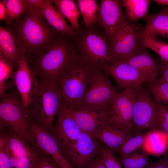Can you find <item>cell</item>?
Listing matches in <instances>:
<instances>
[{"instance_id": "cell-1", "label": "cell", "mask_w": 168, "mask_h": 168, "mask_svg": "<svg viewBox=\"0 0 168 168\" xmlns=\"http://www.w3.org/2000/svg\"><path fill=\"white\" fill-rule=\"evenodd\" d=\"M8 26L18 49L25 56L41 55L63 35L48 23L38 8H26L22 17Z\"/></svg>"}, {"instance_id": "cell-2", "label": "cell", "mask_w": 168, "mask_h": 168, "mask_svg": "<svg viewBox=\"0 0 168 168\" xmlns=\"http://www.w3.org/2000/svg\"><path fill=\"white\" fill-rule=\"evenodd\" d=\"M28 65L40 81L58 82L80 58L75 43L63 35L48 50L39 56H25Z\"/></svg>"}, {"instance_id": "cell-3", "label": "cell", "mask_w": 168, "mask_h": 168, "mask_svg": "<svg viewBox=\"0 0 168 168\" xmlns=\"http://www.w3.org/2000/svg\"><path fill=\"white\" fill-rule=\"evenodd\" d=\"M62 101L58 82L39 80L37 90L26 109L27 116L51 134Z\"/></svg>"}, {"instance_id": "cell-4", "label": "cell", "mask_w": 168, "mask_h": 168, "mask_svg": "<svg viewBox=\"0 0 168 168\" xmlns=\"http://www.w3.org/2000/svg\"><path fill=\"white\" fill-rule=\"evenodd\" d=\"M80 59L95 69L112 63L111 46L105 32L91 28L83 31L75 43Z\"/></svg>"}, {"instance_id": "cell-5", "label": "cell", "mask_w": 168, "mask_h": 168, "mask_svg": "<svg viewBox=\"0 0 168 168\" xmlns=\"http://www.w3.org/2000/svg\"><path fill=\"white\" fill-rule=\"evenodd\" d=\"M0 129L16 134L36 147L27 122L26 109L20 96L6 92L0 97Z\"/></svg>"}, {"instance_id": "cell-6", "label": "cell", "mask_w": 168, "mask_h": 168, "mask_svg": "<svg viewBox=\"0 0 168 168\" xmlns=\"http://www.w3.org/2000/svg\"><path fill=\"white\" fill-rule=\"evenodd\" d=\"M95 69L80 59L59 79L62 102L69 109L80 105Z\"/></svg>"}, {"instance_id": "cell-7", "label": "cell", "mask_w": 168, "mask_h": 168, "mask_svg": "<svg viewBox=\"0 0 168 168\" xmlns=\"http://www.w3.org/2000/svg\"><path fill=\"white\" fill-rule=\"evenodd\" d=\"M71 110L62 102L51 134L55 138L70 164L75 154L77 142L82 132Z\"/></svg>"}, {"instance_id": "cell-8", "label": "cell", "mask_w": 168, "mask_h": 168, "mask_svg": "<svg viewBox=\"0 0 168 168\" xmlns=\"http://www.w3.org/2000/svg\"><path fill=\"white\" fill-rule=\"evenodd\" d=\"M136 88L119 91L105 109V123L132 134L133 110Z\"/></svg>"}, {"instance_id": "cell-9", "label": "cell", "mask_w": 168, "mask_h": 168, "mask_svg": "<svg viewBox=\"0 0 168 168\" xmlns=\"http://www.w3.org/2000/svg\"><path fill=\"white\" fill-rule=\"evenodd\" d=\"M119 91L114 87L109 76L101 69H96L89 81L80 106L106 109Z\"/></svg>"}, {"instance_id": "cell-10", "label": "cell", "mask_w": 168, "mask_h": 168, "mask_svg": "<svg viewBox=\"0 0 168 168\" xmlns=\"http://www.w3.org/2000/svg\"><path fill=\"white\" fill-rule=\"evenodd\" d=\"M143 28L128 19L124 23L109 40L112 63L127 59L142 46L139 36Z\"/></svg>"}, {"instance_id": "cell-11", "label": "cell", "mask_w": 168, "mask_h": 168, "mask_svg": "<svg viewBox=\"0 0 168 168\" xmlns=\"http://www.w3.org/2000/svg\"><path fill=\"white\" fill-rule=\"evenodd\" d=\"M159 111V105L149 91L142 86L137 88L133 106L132 134L154 130Z\"/></svg>"}, {"instance_id": "cell-12", "label": "cell", "mask_w": 168, "mask_h": 168, "mask_svg": "<svg viewBox=\"0 0 168 168\" xmlns=\"http://www.w3.org/2000/svg\"><path fill=\"white\" fill-rule=\"evenodd\" d=\"M102 69L114 79L118 88L122 91L152 82L149 78L125 60L108 64Z\"/></svg>"}, {"instance_id": "cell-13", "label": "cell", "mask_w": 168, "mask_h": 168, "mask_svg": "<svg viewBox=\"0 0 168 168\" xmlns=\"http://www.w3.org/2000/svg\"><path fill=\"white\" fill-rule=\"evenodd\" d=\"M26 120L36 147L62 168H72L52 135L28 116Z\"/></svg>"}, {"instance_id": "cell-14", "label": "cell", "mask_w": 168, "mask_h": 168, "mask_svg": "<svg viewBox=\"0 0 168 168\" xmlns=\"http://www.w3.org/2000/svg\"><path fill=\"white\" fill-rule=\"evenodd\" d=\"M121 0H101L97 23L104 29L109 40L128 19Z\"/></svg>"}, {"instance_id": "cell-15", "label": "cell", "mask_w": 168, "mask_h": 168, "mask_svg": "<svg viewBox=\"0 0 168 168\" xmlns=\"http://www.w3.org/2000/svg\"><path fill=\"white\" fill-rule=\"evenodd\" d=\"M12 81L26 109L37 90L39 80L29 67L24 55L21 56L13 72Z\"/></svg>"}, {"instance_id": "cell-16", "label": "cell", "mask_w": 168, "mask_h": 168, "mask_svg": "<svg viewBox=\"0 0 168 168\" xmlns=\"http://www.w3.org/2000/svg\"><path fill=\"white\" fill-rule=\"evenodd\" d=\"M90 134L82 131L78 138L72 164L77 168H84L100 152L102 145Z\"/></svg>"}, {"instance_id": "cell-17", "label": "cell", "mask_w": 168, "mask_h": 168, "mask_svg": "<svg viewBox=\"0 0 168 168\" xmlns=\"http://www.w3.org/2000/svg\"><path fill=\"white\" fill-rule=\"evenodd\" d=\"M71 110L81 130L90 134L105 123V109L88 108L79 105Z\"/></svg>"}, {"instance_id": "cell-18", "label": "cell", "mask_w": 168, "mask_h": 168, "mask_svg": "<svg viewBox=\"0 0 168 168\" xmlns=\"http://www.w3.org/2000/svg\"><path fill=\"white\" fill-rule=\"evenodd\" d=\"M43 18L52 28L72 40H76L79 33L66 21L65 18L53 5V0H48L38 8Z\"/></svg>"}, {"instance_id": "cell-19", "label": "cell", "mask_w": 168, "mask_h": 168, "mask_svg": "<svg viewBox=\"0 0 168 168\" xmlns=\"http://www.w3.org/2000/svg\"><path fill=\"white\" fill-rule=\"evenodd\" d=\"M149 78L152 82L161 76L159 60L154 58L147 49L142 46L136 53L125 60Z\"/></svg>"}, {"instance_id": "cell-20", "label": "cell", "mask_w": 168, "mask_h": 168, "mask_svg": "<svg viewBox=\"0 0 168 168\" xmlns=\"http://www.w3.org/2000/svg\"><path fill=\"white\" fill-rule=\"evenodd\" d=\"M113 153L118 152L123 144L133 136L130 132L117 129L105 123L91 134Z\"/></svg>"}, {"instance_id": "cell-21", "label": "cell", "mask_w": 168, "mask_h": 168, "mask_svg": "<svg viewBox=\"0 0 168 168\" xmlns=\"http://www.w3.org/2000/svg\"><path fill=\"white\" fill-rule=\"evenodd\" d=\"M144 19L146 25L139 36L149 35L168 39V7L157 13L147 14Z\"/></svg>"}, {"instance_id": "cell-22", "label": "cell", "mask_w": 168, "mask_h": 168, "mask_svg": "<svg viewBox=\"0 0 168 168\" xmlns=\"http://www.w3.org/2000/svg\"><path fill=\"white\" fill-rule=\"evenodd\" d=\"M6 137L8 148L17 158H37L39 149L22 137L8 131H3Z\"/></svg>"}, {"instance_id": "cell-23", "label": "cell", "mask_w": 168, "mask_h": 168, "mask_svg": "<svg viewBox=\"0 0 168 168\" xmlns=\"http://www.w3.org/2000/svg\"><path fill=\"white\" fill-rule=\"evenodd\" d=\"M0 52L17 68L22 55L18 49L10 27H0Z\"/></svg>"}, {"instance_id": "cell-24", "label": "cell", "mask_w": 168, "mask_h": 168, "mask_svg": "<svg viewBox=\"0 0 168 168\" xmlns=\"http://www.w3.org/2000/svg\"><path fill=\"white\" fill-rule=\"evenodd\" d=\"M152 1L151 0H121L122 7L125 9L127 18L133 22L144 19L148 14V10Z\"/></svg>"}, {"instance_id": "cell-25", "label": "cell", "mask_w": 168, "mask_h": 168, "mask_svg": "<svg viewBox=\"0 0 168 168\" xmlns=\"http://www.w3.org/2000/svg\"><path fill=\"white\" fill-rule=\"evenodd\" d=\"M168 144V135L162 131H149L143 148L156 156L161 155L165 151Z\"/></svg>"}, {"instance_id": "cell-26", "label": "cell", "mask_w": 168, "mask_h": 168, "mask_svg": "<svg viewBox=\"0 0 168 168\" xmlns=\"http://www.w3.org/2000/svg\"><path fill=\"white\" fill-rule=\"evenodd\" d=\"M58 11L69 22L71 26L79 33V23L80 14L77 5L72 0H54Z\"/></svg>"}, {"instance_id": "cell-27", "label": "cell", "mask_w": 168, "mask_h": 168, "mask_svg": "<svg viewBox=\"0 0 168 168\" xmlns=\"http://www.w3.org/2000/svg\"><path fill=\"white\" fill-rule=\"evenodd\" d=\"M76 2L87 28L97 23L100 6L97 0H77Z\"/></svg>"}, {"instance_id": "cell-28", "label": "cell", "mask_w": 168, "mask_h": 168, "mask_svg": "<svg viewBox=\"0 0 168 168\" xmlns=\"http://www.w3.org/2000/svg\"><path fill=\"white\" fill-rule=\"evenodd\" d=\"M149 84V91L156 103L168 109V82L161 76Z\"/></svg>"}, {"instance_id": "cell-29", "label": "cell", "mask_w": 168, "mask_h": 168, "mask_svg": "<svg viewBox=\"0 0 168 168\" xmlns=\"http://www.w3.org/2000/svg\"><path fill=\"white\" fill-rule=\"evenodd\" d=\"M141 45L158 54L160 59L168 61V44L158 37L149 35L139 36Z\"/></svg>"}, {"instance_id": "cell-30", "label": "cell", "mask_w": 168, "mask_h": 168, "mask_svg": "<svg viewBox=\"0 0 168 168\" xmlns=\"http://www.w3.org/2000/svg\"><path fill=\"white\" fill-rule=\"evenodd\" d=\"M119 160L123 168H146L150 162L144 149L136 150L129 156L120 157Z\"/></svg>"}, {"instance_id": "cell-31", "label": "cell", "mask_w": 168, "mask_h": 168, "mask_svg": "<svg viewBox=\"0 0 168 168\" xmlns=\"http://www.w3.org/2000/svg\"><path fill=\"white\" fill-rule=\"evenodd\" d=\"M149 131L135 135L128 138L119 149L118 152L120 157H124L129 156L141 147L144 145Z\"/></svg>"}, {"instance_id": "cell-32", "label": "cell", "mask_w": 168, "mask_h": 168, "mask_svg": "<svg viewBox=\"0 0 168 168\" xmlns=\"http://www.w3.org/2000/svg\"><path fill=\"white\" fill-rule=\"evenodd\" d=\"M6 10L5 22L8 26L20 18L26 9L25 0H3Z\"/></svg>"}, {"instance_id": "cell-33", "label": "cell", "mask_w": 168, "mask_h": 168, "mask_svg": "<svg viewBox=\"0 0 168 168\" xmlns=\"http://www.w3.org/2000/svg\"><path fill=\"white\" fill-rule=\"evenodd\" d=\"M14 67L0 52V96L1 97L11 86L10 79L12 78Z\"/></svg>"}, {"instance_id": "cell-34", "label": "cell", "mask_w": 168, "mask_h": 168, "mask_svg": "<svg viewBox=\"0 0 168 168\" xmlns=\"http://www.w3.org/2000/svg\"><path fill=\"white\" fill-rule=\"evenodd\" d=\"M10 168H36L37 158L24 157L17 158L9 154Z\"/></svg>"}, {"instance_id": "cell-35", "label": "cell", "mask_w": 168, "mask_h": 168, "mask_svg": "<svg viewBox=\"0 0 168 168\" xmlns=\"http://www.w3.org/2000/svg\"><path fill=\"white\" fill-rule=\"evenodd\" d=\"M100 152L102 161L106 168H123L114 153L105 145H102Z\"/></svg>"}, {"instance_id": "cell-36", "label": "cell", "mask_w": 168, "mask_h": 168, "mask_svg": "<svg viewBox=\"0 0 168 168\" xmlns=\"http://www.w3.org/2000/svg\"><path fill=\"white\" fill-rule=\"evenodd\" d=\"M0 168H10L8 147L3 131L1 132L0 137Z\"/></svg>"}, {"instance_id": "cell-37", "label": "cell", "mask_w": 168, "mask_h": 168, "mask_svg": "<svg viewBox=\"0 0 168 168\" xmlns=\"http://www.w3.org/2000/svg\"><path fill=\"white\" fill-rule=\"evenodd\" d=\"M158 118L154 130L160 131L168 135V109L159 105Z\"/></svg>"}, {"instance_id": "cell-38", "label": "cell", "mask_w": 168, "mask_h": 168, "mask_svg": "<svg viewBox=\"0 0 168 168\" xmlns=\"http://www.w3.org/2000/svg\"><path fill=\"white\" fill-rule=\"evenodd\" d=\"M36 168H62L48 155L40 149L38 152Z\"/></svg>"}, {"instance_id": "cell-39", "label": "cell", "mask_w": 168, "mask_h": 168, "mask_svg": "<svg viewBox=\"0 0 168 168\" xmlns=\"http://www.w3.org/2000/svg\"><path fill=\"white\" fill-rule=\"evenodd\" d=\"M146 168H168V147L160 159L155 162L150 161Z\"/></svg>"}, {"instance_id": "cell-40", "label": "cell", "mask_w": 168, "mask_h": 168, "mask_svg": "<svg viewBox=\"0 0 168 168\" xmlns=\"http://www.w3.org/2000/svg\"><path fill=\"white\" fill-rule=\"evenodd\" d=\"M87 168H106L102 161L101 152L89 164Z\"/></svg>"}, {"instance_id": "cell-41", "label": "cell", "mask_w": 168, "mask_h": 168, "mask_svg": "<svg viewBox=\"0 0 168 168\" xmlns=\"http://www.w3.org/2000/svg\"><path fill=\"white\" fill-rule=\"evenodd\" d=\"M26 8H38L39 7L45 5L48 0H25Z\"/></svg>"}, {"instance_id": "cell-42", "label": "cell", "mask_w": 168, "mask_h": 168, "mask_svg": "<svg viewBox=\"0 0 168 168\" xmlns=\"http://www.w3.org/2000/svg\"><path fill=\"white\" fill-rule=\"evenodd\" d=\"M161 71V76L166 82H168V61L159 59Z\"/></svg>"}, {"instance_id": "cell-43", "label": "cell", "mask_w": 168, "mask_h": 168, "mask_svg": "<svg viewBox=\"0 0 168 168\" xmlns=\"http://www.w3.org/2000/svg\"><path fill=\"white\" fill-rule=\"evenodd\" d=\"M6 10L5 3L3 0L0 1V20L4 21L6 19Z\"/></svg>"}, {"instance_id": "cell-44", "label": "cell", "mask_w": 168, "mask_h": 168, "mask_svg": "<svg viewBox=\"0 0 168 168\" xmlns=\"http://www.w3.org/2000/svg\"><path fill=\"white\" fill-rule=\"evenodd\" d=\"M152 1L161 6L168 5V0H154Z\"/></svg>"}]
</instances>
